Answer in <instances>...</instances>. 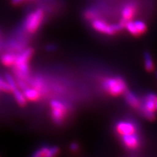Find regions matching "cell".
Here are the masks:
<instances>
[{
  "label": "cell",
  "instance_id": "1",
  "mask_svg": "<svg viewBox=\"0 0 157 157\" xmlns=\"http://www.w3.org/2000/svg\"><path fill=\"white\" fill-rule=\"evenodd\" d=\"M34 54L32 48H26L17 55L16 60L13 65V73L17 78L27 81L29 78V61Z\"/></svg>",
  "mask_w": 157,
  "mask_h": 157
},
{
  "label": "cell",
  "instance_id": "2",
  "mask_svg": "<svg viewBox=\"0 0 157 157\" xmlns=\"http://www.w3.org/2000/svg\"><path fill=\"white\" fill-rule=\"evenodd\" d=\"M44 17V13L42 9H36L27 15L23 23V28L28 34L36 33L41 26Z\"/></svg>",
  "mask_w": 157,
  "mask_h": 157
},
{
  "label": "cell",
  "instance_id": "3",
  "mask_svg": "<svg viewBox=\"0 0 157 157\" xmlns=\"http://www.w3.org/2000/svg\"><path fill=\"white\" fill-rule=\"evenodd\" d=\"M103 88L111 95L117 96L124 93L127 85L124 81L120 77L107 78L103 81Z\"/></svg>",
  "mask_w": 157,
  "mask_h": 157
},
{
  "label": "cell",
  "instance_id": "4",
  "mask_svg": "<svg viewBox=\"0 0 157 157\" xmlns=\"http://www.w3.org/2000/svg\"><path fill=\"white\" fill-rule=\"evenodd\" d=\"M50 108L53 121L58 124H61L64 121L68 111L66 105L62 101L53 100L50 102Z\"/></svg>",
  "mask_w": 157,
  "mask_h": 157
},
{
  "label": "cell",
  "instance_id": "5",
  "mask_svg": "<svg viewBox=\"0 0 157 157\" xmlns=\"http://www.w3.org/2000/svg\"><path fill=\"white\" fill-rule=\"evenodd\" d=\"M93 27L96 31L103 34L111 35L115 34L117 31H120L121 29L124 27L123 23H119V24L109 25L105 21L100 19H95L93 21Z\"/></svg>",
  "mask_w": 157,
  "mask_h": 157
},
{
  "label": "cell",
  "instance_id": "6",
  "mask_svg": "<svg viewBox=\"0 0 157 157\" xmlns=\"http://www.w3.org/2000/svg\"><path fill=\"white\" fill-rule=\"evenodd\" d=\"M157 102V96L154 94L151 93L147 95L142 111L147 119L153 120L155 119V111Z\"/></svg>",
  "mask_w": 157,
  "mask_h": 157
},
{
  "label": "cell",
  "instance_id": "7",
  "mask_svg": "<svg viewBox=\"0 0 157 157\" xmlns=\"http://www.w3.org/2000/svg\"><path fill=\"white\" fill-rule=\"evenodd\" d=\"M124 27L130 34L135 36L143 34L146 30V23L141 21H129L126 23Z\"/></svg>",
  "mask_w": 157,
  "mask_h": 157
},
{
  "label": "cell",
  "instance_id": "8",
  "mask_svg": "<svg viewBox=\"0 0 157 157\" xmlns=\"http://www.w3.org/2000/svg\"><path fill=\"white\" fill-rule=\"evenodd\" d=\"M117 132L121 136L130 135L136 132V127L130 121H122L117 124Z\"/></svg>",
  "mask_w": 157,
  "mask_h": 157
},
{
  "label": "cell",
  "instance_id": "9",
  "mask_svg": "<svg viewBox=\"0 0 157 157\" xmlns=\"http://www.w3.org/2000/svg\"><path fill=\"white\" fill-rule=\"evenodd\" d=\"M59 148L56 146L47 147L43 146L37 149L32 154L33 157H52L58 154Z\"/></svg>",
  "mask_w": 157,
  "mask_h": 157
},
{
  "label": "cell",
  "instance_id": "10",
  "mask_svg": "<svg viewBox=\"0 0 157 157\" xmlns=\"http://www.w3.org/2000/svg\"><path fill=\"white\" fill-rule=\"evenodd\" d=\"M121 140H122V143L124 145V146L127 148L130 149V150L136 149L139 146V143H140L139 137L137 136L136 133L123 135V136H121Z\"/></svg>",
  "mask_w": 157,
  "mask_h": 157
},
{
  "label": "cell",
  "instance_id": "11",
  "mask_svg": "<svg viewBox=\"0 0 157 157\" xmlns=\"http://www.w3.org/2000/svg\"><path fill=\"white\" fill-rule=\"evenodd\" d=\"M135 11V5L134 3L129 2L123 7L122 11H121V15H122V21L121 23H123L124 25L125 26V24L127 21H131L132 17L134 16Z\"/></svg>",
  "mask_w": 157,
  "mask_h": 157
},
{
  "label": "cell",
  "instance_id": "12",
  "mask_svg": "<svg viewBox=\"0 0 157 157\" xmlns=\"http://www.w3.org/2000/svg\"><path fill=\"white\" fill-rule=\"evenodd\" d=\"M23 95H24L25 99L29 101H37L41 98L42 93L38 90L35 89L34 87H28L25 90H22Z\"/></svg>",
  "mask_w": 157,
  "mask_h": 157
},
{
  "label": "cell",
  "instance_id": "13",
  "mask_svg": "<svg viewBox=\"0 0 157 157\" xmlns=\"http://www.w3.org/2000/svg\"><path fill=\"white\" fill-rule=\"evenodd\" d=\"M16 58L17 54H15V52H6V53L3 54L1 56L0 60H1L2 63L4 66H7V67H11L14 65Z\"/></svg>",
  "mask_w": 157,
  "mask_h": 157
},
{
  "label": "cell",
  "instance_id": "14",
  "mask_svg": "<svg viewBox=\"0 0 157 157\" xmlns=\"http://www.w3.org/2000/svg\"><path fill=\"white\" fill-rule=\"evenodd\" d=\"M12 93L14 95L15 101H16L18 105H21V106H25L26 105L27 100L25 99V96L23 93V91L21 89H19V87L15 88L14 90H12Z\"/></svg>",
  "mask_w": 157,
  "mask_h": 157
},
{
  "label": "cell",
  "instance_id": "15",
  "mask_svg": "<svg viewBox=\"0 0 157 157\" xmlns=\"http://www.w3.org/2000/svg\"><path fill=\"white\" fill-rule=\"evenodd\" d=\"M125 98H126L127 102L130 106L135 108V109H137V108L140 107V100H139V98L134 93H131V92H128V93H126Z\"/></svg>",
  "mask_w": 157,
  "mask_h": 157
},
{
  "label": "cell",
  "instance_id": "16",
  "mask_svg": "<svg viewBox=\"0 0 157 157\" xmlns=\"http://www.w3.org/2000/svg\"><path fill=\"white\" fill-rule=\"evenodd\" d=\"M144 60H145V66L147 71H151L154 69V63H153L151 56L148 52H145L144 54Z\"/></svg>",
  "mask_w": 157,
  "mask_h": 157
},
{
  "label": "cell",
  "instance_id": "17",
  "mask_svg": "<svg viewBox=\"0 0 157 157\" xmlns=\"http://www.w3.org/2000/svg\"><path fill=\"white\" fill-rule=\"evenodd\" d=\"M5 80L7 81V83L10 85V87L11 90H14L15 88H17L18 87L17 85V82H16V79H15L14 78H13V76L11 75V74H10L8 73H7L5 74Z\"/></svg>",
  "mask_w": 157,
  "mask_h": 157
},
{
  "label": "cell",
  "instance_id": "18",
  "mask_svg": "<svg viewBox=\"0 0 157 157\" xmlns=\"http://www.w3.org/2000/svg\"><path fill=\"white\" fill-rule=\"evenodd\" d=\"M0 91L5 92L7 93H12V90L8 83L2 77H0Z\"/></svg>",
  "mask_w": 157,
  "mask_h": 157
},
{
  "label": "cell",
  "instance_id": "19",
  "mask_svg": "<svg viewBox=\"0 0 157 157\" xmlns=\"http://www.w3.org/2000/svg\"><path fill=\"white\" fill-rule=\"evenodd\" d=\"M97 16H98L97 11L93 9L88 10L85 12V17L89 20H93H93L96 19Z\"/></svg>",
  "mask_w": 157,
  "mask_h": 157
},
{
  "label": "cell",
  "instance_id": "20",
  "mask_svg": "<svg viewBox=\"0 0 157 157\" xmlns=\"http://www.w3.org/2000/svg\"><path fill=\"white\" fill-rule=\"evenodd\" d=\"M70 149L72 151H76L78 149V146L77 143H72L70 145Z\"/></svg>",
  "mask_w": 157,
  "mask_h": 157
},
{
  "label": "cell",
  "instance_id": "21",
  "mask_svg": "<svg viewBox=\"0 0 157 157\" xmlns=\"http://www.w3.org/2000/svg\"><path fill=\"white\" fill-rule=\"evenodd\" d=\"M46 50L49 51V52H52V51L56 50V46L55 44H49L47 46Z\"/></svg>",
  "mask_w": 157,
  "mask_h": 157
},
{
  "label": "cell",
  "instance_id": "22",
  "mask_svg": "<svg viewBox=\"0 0 157 157\" xmlns=\"http://www.w3.org/2000/svg\"><path fill=\"white\" fill-rule=\"evenodd\" d=\"M24 1L25 0H11L12 3H13V5H21V4H22Z\"/></svg>",
  "mask_w": 157,
  "mask_h": 157
},
{
  "label": "cell",
  "instance_id": "23",
  "mask_svg": "<svg viewBox=\"0 0 157 157\" xmlns=\"http://www.w3.org/2000/svg\"><path fill=\"white\" fill-rule=\"evenodd\" d=\"M156 109H157V102H156Z\"/></svg>",
  "mask_w": 157,
  "mask_h": 157
}]
</instances>
